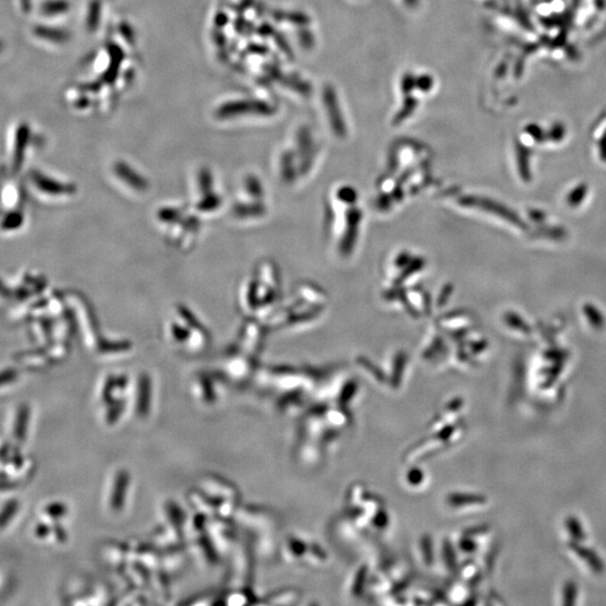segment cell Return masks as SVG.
I'll return each mask as SVG.
<instances>
[{
  "label": "cell",
  "instance_id": "obj_3",
  "mask_svg": "<svg viewBox=\"0 0 606 606\" xmlns=\"http://www.w3.org/2000/svg\"><path fill=\"white\" fill-rule=\"evenodd\" d=\"M576 596V586L569 583L565 590V604H573Z\"/></svg>",
  "mask_w": 606,
  "mask_h": 606
},
{
  "label": "cell",
  "instance_id": "obj_1",
  "mask_svg": "<svg viewBox=\"0 0 606 606\" xmlns=\"http://www.w3.org/2000/svg\"><path fill=\"white\" fill-rule=\"evenodd\" d=\"M578 555H581L585 560H589L590 565L595 572H601L603 565L599 557H596L591 550H587L581 547L577 548Z\"/></svg>",
  "mask_w": 606,
  "mask_h": 606
},
{
  "label": "cell",
  "instance_id": "obj_2",
  "mask_svg": "<svg viewBox=\"0 0 606 606\" xmlns=\"http://www.w3.org/2000/svg\"><path fill=\"white\" fill-rule=\"evenodd\" d=\"M567 525H568V529L572 530L573 536L575 538L583 539V535H584L583 531H582L581 527L578 526V523L576 520H574V519L568 520Z\"/></svg>",
  "mask_w": 606,
  "mask_h": 606
}]
</instances>
